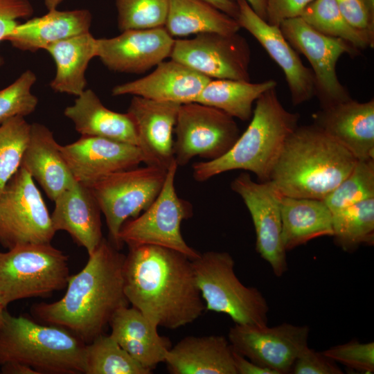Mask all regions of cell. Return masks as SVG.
Returning <instances> with one entry per match:
<instances>
[{
    "mask_svg": "<svg viewBox=\"0 0 374 374\" xmlns=\"http://www.w3.org/2000/svg\"><path fill=\"white\" fill-rule=\"evenodd\" d=\"M123 279L129 303L158 327L179 328L206 310L191 259L173 249L149 244L129 247Z\"/></svg>",
    "mask_w": 374,
    "mask_h": 374,
    "instance_id": "6da1fadb",
    "label": "cell"
},
{
    "mask_svg": "<svg viewBox=\"0 0 374 374\" xmlns=\"http://www.w3.org/2000/svg\"><path fill=\"white\" fill-rule=\"evenodd\" d=\"M125 258V255L103 238L89 254L84 267L69 276L63 297L53 303L34 304L33 316L90 343L103 333L118 309L130 304L124 292Z\"/></svg>",
    "mask_w": 374,
    "mask_h": 374,
    "instance_id": "7a4b0ae2",
    "label": "cell"
},
{
    "mask_svg": "<svg viewBox=\"0 0 374 374\" xmlns=\"http://www.w3.org/2000/svg\"><path fill=\"white\" fill-rule=\"evenodd\" d=\"M357 161L314 124L298 126L286 140L269 181L282 195L323 200Z\"/></svg>",
    "mask_w": 374,
    "mask_h": 374,
    "instance_id": "3957f363",
    "label": "cell"
},
{
    "mask_svg": "<svg viewBox=\"0 0 374 374\" xmlns=\"http://www.w3.org/2000/svg\"><path fill=\"white\" fill-rule=\"evenodd\" d=\"M299 114L287 110L276 87L256 101L250 123L231 148L222 157L193 164V177L204 182L221 173L243 170L260 181H267L290 135L298 127Z\"/></svg>",
    "mask_w": 374,
    "mask_h": 374,
    "instance_id": "277c9868",
    "label": "cell"
},
{
    "mask_svg": "<svg viewBox=\"0 0 374 374\" xmlns=\"http://www.w3.org/2000/svg\"><path fill=\"white\" fill-rule=\"evenodd\" d=\"M86 344L69 330L6 311L0 328V366L26 364L38 374L84 373Z\"/></svg>",
    "mask_w": 374,
    "mask_h": 374,
    "instance_id": "5b68a950",
    "label": "cell"
},
{
    "mask_svg": "<svg viewBox=\"0 0 374 374\" xmlns=\"http://www.w3.org/2000/svg\"><path fill=\"white\" fill-rule=\"evenodd\" d=\"M191 262L206 310L226 314L236 324L267 326L266 299L256 287L245 286L239 280L231 255L210 251Z\"/></svg>",
    "mask_w": 374,
    "mask_h": 374,
    "instance_id": "8992f818",
    "label": "cell"
},
{
    "mask_svg": "<svg viewBox=\"0 0 374 374\" xmlns=\"http://www.w3.org/2000/svg\"><path fill=\"white\" fill-rule=\"evenodd\" d=\"M68 257L50 243L24 244L0 252V303L44 297L66 288Z\"/></svg>",
    "mask_w": 374,
    "mask_h": 374,
    "instance_id": "52a82bcc",
    "label": "cell"
},
{
    "mask_svg": "<svg viewBox=\"0 0 374 374\" xmlns=\"http://www.w3.org/2000/svg\"><path fill=\"white\" fill-rule=\"evenodd\" d=\"M168 170L145 165L110 174L89 186L104 215L109 241L118 249L123 224L146 210L159 195Z\"/></svg>",
    "mask_w": 374,
    "mask_h": 374,
    "instance_id": "ba28073f",
    "label": "cell"
},
{
    "mask_svg": "<svg viewBox=\"0 0 374 374\" xmlns=\"http://www.w3.org/2000/svg\"><path fill=\"white\" fill-rule=\"evenodd\" d=\"M176 163L168 168L163 187L155 200L141 214L127 220L118 239L129 247L155 245L179 251L193 260L199 253L184 240L181 222L193 216V206L177 193L175 181Z\"/></svg>",
    "mask_w": 374,
    "mask_h": 374,
    "instance_id": "9c48e42d",
    "label": "cell"
},
{
    "mask_svg": "<svg viewBox=\"0 0 374 374\" xmlns=\"http://www.w3.org/2000/svg\"><path fill=\"white\" fill-rule=\"evenodd\" d=\"M55 233L34 179L20 167L0 195V243L8 249L24 244L50 243Z\"/></svg>",
    "mask_w": 374,
    "mask_h": 374,
    "instance_id": "30bf717a",
    "label": "cell"
},
{
    "mask_svg": "<svg viewBox=\"0 0 374 374\" xmlns=\"http://www.w3.org/2000/svg\"><path fill=\"white\" fill-rule=\"evenodd\" d=\"M174 133V159L184 166L199 157L216 159L227 152L240 136L234 120L224 112L197 102L181 104Z\"/></svg>",
    "mask_w": 374,
    "mask_h": 374,
    "instance_id": "8fae6325",
    "label": "cell"
},
{
    "mask_svg": "<svg viewBox=\"0 0 374 374\" xmlns=\"http://www.w3.org/2000/svg\"><path fill=\"white\" fill-rule=\"evenodd\" d=\"M280 28L290 44L310 62L314 78V96L321 108L351 98L338 78L336 65L343 54L355 56L360 51L340 38L319 32L301 17L283 21Z\"/></svg>",
    "mask_w": 374,
    "mask_h": 374,
    "instance_id": "7c38bea8",
    "label": "cell"
},
{
    "mask_svg": "<svg viewBox=\"0 0 374 374\" xmlns=\"http://www.w3.org/2000/svg\"><path fill=\"white\" fill-rule=\"evenodd\" d=\"M170 57L211 79L250 81V47L238 33H203L175 40Z\"/></svg>",
    "mask_w": 374,
    "mask_h": 374,
    "instance_id": "4fadbf2b",
    "label": "cell"
},
{
    "mask_svg": "<svg viewBox=\"0 0 374 374\" xmlns=\"http://www.w3.org/2000/svg\"><path fill=\"white\" fill-rule=\"evenodd\" d=\"M310 328L283 323L273 327L236 324L228 340L233 350L276 374L290 373L299 355L308 346Z\"/></svg>",
    "mask_w": 374,
    "mask_h": 374,
    "instance_id": "5bb4252c",
    "label": "cell"
},
{
    "mask_svg": "<svg viewBox=\"0 0 374 374\" xmlns=\"http://www.w3.org/2000/svg\"><path fill=\"white\" fill-rule=\"evenodd\" d=\"M246 205L256 232V250L274 274L280 277L287 270L286 251L281 238L282 195L270 181H254L247 172L240 173L231 184Z\"/></svg>",
    "mask_w": 374,
    "mask_h": 374,
    "instance_id": "9a60e30c",
    "label": "cell"
},
{
    "mask_svg": "<svg viewBox=\"0 0 374 374\" xmlns=\"http://www.w3.org/2000/svg\"><path fill=\"white\" fill-rule=\"evenodd\" d=\"M175 39L164 26L122 31L96 39V57L109 70L142 73L170 57Z\"/></svg>",
    "mask_w": 374,
    "mask_h": 374,
    "instance_id": "2e32d148",
    "label": "cell"
},
{
    "mask_svg": "<svg viewBox=\"0 0 374 374\" xmlns=\"http://www.w3.org/2000/svg\"><path fill=\"white\" fill-rule=\"evenodd\" d=\"M60 150L74 179L89 187L110 174L144 163L137 146L102 137L81 136Z\"/></svg>",
    "mask_w": 374,
    "mask_h": 374,
    "instance_id": "e0dca14e",
    "label": "cell"
},
{
    "mask_svg": "<svg viewBox=\"0 0 374 374\" xmlns=\"http://www.w3.org/2000/svg\"><path fill=\"white\" fill-rule=\"evenodd\" d=\"M238 6L236 21L251 33L283 71L294 105H301L315 95L313 73L305 66L279 26L260 18L246 0H235Z\"/></svg>",
    "mask_w": 374,
    "mask_h": 374,
    "instance_id": "ac0fdd59",
    "label": "cell"
},
{
    "mask_svg": "<svg viewBox=\"0 0 374 374\" xmlns=\"http://www.w3.org/2000/svg\"><path fill=\"white\" fill-rule=\"evenodd\" d=\"M180 105L133 96L127 112L134 123L145 165L168 170L175 163L173 133Z\"/></svg>",
    "mask_w": 374,
    "mask_h": 374,
    "instance_id": "d6986e66",
    "label": "cell"
},
{
    "mask_svg": "<svg viewBox=\"0 0 374 374\" xmlns=\"http://www.w3.org/2000/svg\"><path fill=\"white\" fill-rule=\"evenodd\" d=\"M316 126L349 151L357 160L374 159V100L352 98L321 108L312 115Z\"/></svg>",
    "mask_w": 374,
    "mask_h": 374,
    "instance_id": "ffe728a7",
    "label": "cell"
},
{
    "mask_svg": "<svg viewBox=\"0 0 374 374\" xmlns=\"http://www.w3.org/2000/svg\"><path fill=\"white\" fill-rule=\"evenodd\" d=\"M211 80L177 61H163L146 76L115 86L114 96L132 95L179 104L195 102Z\"/></svg>",
    "mask_w": 374,
    "mask_h": 374,
    "instance_id": "44dd1931",
    "label": "cell"
},
{
    "mask_svg": "<svg viewBox=\"0 0 374 374\" xmlns=\"http://www.w3.org/2000/svg\"><path fill=\"white\" fill-rule=\"evenodd\" d=\"M53 202L55 208L51 215L55 231H66L88 255L91 253L103 236L102 213L91 188L75 181Z\"/></svg>",
    "mask_w": 374,
    "mask_h": 374,
    "instance_id": "7402d4cb",
    "label": "cell"
},
{
    "mask_svg": "<svg viewBox=\"0 0 374 374\" xmlns=\"http://www.w3.org/2000/svg\"><path fill=\"white\" fill-rule=\"evenodd\" d=\"M60 146L46 126L38 123L30 125V137L21 167L39 184L52 201L75 182Z\"/></svg>",
    "mask_w": 374,
    "mask_h": 374,
    "instance_id": "603a6c76",
    "label": "cell"
},
{
    "mask_svg": "<svg viewBox=\"0 0 374 374\" xmlns=\"http://www.w3.org/2000/svg\"><path fill=\"white\" fill-rule=\"evenodd\" d=\"M111 337L137 362L150 370L164 362L171 341L158 326L134 307L124 306L112 316Z\"/></svg>",
    "mask_w": 374,
    "mask_h": 374,
    "instance_id": "cb8c5ba5",
    "label": "cell"
},
{
    "mask_svg": "<svg viewBox=\"0 0 374 374\" xmlns=\"http://www.w3.org/2000/svg\"><path fill=\"white\" fill-rule=\"evenodd\" d=\"M164 362L171 374H237L233 350L222 335L186 337L170 348Z\"/></svg>",
    "mask_w": 374,
    "mask_h": 374,
    "instance_id": "d4e9b609",
    "label": "cell"
},
{
    "mask_svg": "<svg viewBox=\"0 0 374 374\" xmlns=\"http://www.w3.org/2000/svg\"><path fill=\"white\" fill-rule=\"evenodd\" d=\"M92 16L87 9L48 10L42 16L18 24L5 37L17 49L35 52L53 43L89 32Z\"/></svg>",
    "mask_w": 374,
    "mask_h": 374,
    "instance_id": "484cf974",
    "label": "cell"
},
{
    "mask_svg": "<svg viewBox=\"0 0 374 374\" xmlns=\"http://www.w3.org/2000/svg\"><path fill=\"white\" fill-rule=\"evenodd\" d=\"M64 115L72 121L81 136L102 137L137 146L136 130L130 114L108 109L91 89H85L76 96L73 104L65 108Z\"/></svg>",
    "mask_w": 374,
    "mask_h": 374,
    "instance_id": "4316f807",
    "label": "cell"
},
{
    "mask_svg": "<svg viewBox=\"0 0 374 374\" xmlns=\"http://www.w3.org/2000/svg\"><path fill=\"white\" fill-rule=\"evenodd\" d=\"M280 213L286 251L313 239L333 235L332 213L322 199L282 195Z\"/></svg>",
    "mask_w": 374,
    "mask_h": 374,
    "instance_id": "83f0119b",
    "label": "cell"
},
{
    "mask_svg": "<svg viewBox=\"0 0 374 374\" xmlns=\"http://www.w3.org/2000/svg\"><path fill=\"white\" fill-rule=\"evenodd\" d=\"M96 39L87 32L45 48L55 63V75L50 83L54 91L78 96L86 89L85 73L89 62L96 57Z\"/></svg>",
    "mask_w": 374,
    "mask_h": 374,
    "instance_id": "f1b7e54d",
    "label": "cell"
},
{
    "mask_svg": "<svg viewBox=\"0 0 374 374\" xmlns=\"http://www.w3.org/2000/svg\"><path fill=\"white\" fill-rule=\"evenodd\" d=\"M165 28L173 37L203 33H236L237 21L204 0H169Z\"/></svg>",
    "mask_w": 374,
    "mask_h": 374,
    "instance_id": "f546056e",
    "label": "cell"
},
{
    "mask_svg": "<svg viewBox=\"0 0 374 374\" xmlns=\"http://www.w3.org/2000/svg\"><path fill=\"white\" fill-rule=\"evenodd\" d=\"M274 80L253 83L231 79H212L195 102L219 109L242 121L251 119L254 102L266 91L276 87Z\"/></svg>",
    "mask_w": 374,
    "mask_h": 374,
    "instance_id": "4dcf8cb0",
    "label": "cell"
},
{
    "mask_svg": "<svg viewBox=\"0 0 374 374\" xmlns=\"http://www.w3.org/2000/svg\"><path fill=\"white\" fill-rule=\"evenodd\" d=\"M335 243L352 252L360 245L374 244V197L332 213Z\"/></svg>",
    "mask_w": 374,
    "mask_h": 374,
    "instance_id": "1f68e13d",
    "label": "cell"
},
{
    "mask_svg": "<svg viewBox=\"0 0 374 374\" xmlns=\"http://www.w3.org/2000/svg\"><path fill=\"white\" fill-rule=\"evenodd\" d=\"M301 17L319 32L340 38L359 51L374 46V39L349 24L335 0H314L305 8Z\"/></svg>",
    "mask_w": 374,
    "mask_h": 374,
    "instance_id": "d6a6232c",
    "label": "cell"
},
{
    "mask_svg": "<svg viewBox=\"0 0 374 374\" xmlns=\"http://www.w3.org/2000/svg\"><path fill=\"white\" fill-rule=\"evenodd\" d=\"M152 371L133 359L110 335L103 333L90 343L84 351L85 374H150Z\"/></svg>",
    "mask_w": 374,
    "mask_h": 374,
    "instance_id": "836d02e7",
    "label": "cell"
},
{
    "mask_svg": "<svg viewBox=\"0 0 374 374\" xmlns=\"http://www.w3.org/2000/svg\"><path fill=\"white\" fill-rule=\"evenodd\" d=\"M30 125L22 116L0 124V195L21 167L30 137Z\"/></svg>",
    "mask_w": 374,
    "mask_h": 374,
    "instance_id": "e575fe53",
    "label": "cell"
},
{
    "mask_svg": "<svg viewBox=\"0 0 374 374\" xmlns=\"http://www.w3.org/2000/svg\"><path fill=\"white\" fill-rule=\"evenodd\" d=\"M374 197V159L357 160L346 177L323 200L331 213Z\"/></svg>",
    "mask_w": 374,
    "mask_h": 374,
    "instance_id": "d590c367",
    "label": "cell"
},
{
    "mask_svg": "<svg viewBox=\"0 0 374 374\" xmlns=\"http://www.w3.org/2000/svg\"><path fill=\"white\" fill-rule=\"evenodd\" d=\"M118 27L122 32L164 26L169 0H116Z\"/></svg>",
    "mask_w": 374,
    "mask_h": 374,
    "instance_id": "8d00e7d4",
    "label": "cell"
},
{
    "mask_svg": "<svg viewBox=\"0 0 374 374\" xmlns=\"http://www.w3.org/2000/svg\"><path fill=\"white\" fill-rule=\"evenodd\" d=\"M36 80L35 73L28 69L0 90V124L16 116L26 117L35 110L38 99L32 87Z\"/></svg>",
    "mask_w": 374,
    "mask_h": 374,
    "instance_id": "74e56055",
    "label": "cell"
},
{
    "mask_svg": "<svg viewBox=\"0 0 374 374\" xmlns=\"http://www.w3.org/2000/svg\"><path fill=\"white\" fill-rule=\"evenodd\" d=\"M326 356L344 366L364 373L374 372V343L352 341L331 347L322 352Z\"/></svg>",
    "mask_w": 374,
    "mask_h": 374,
    "instance_id": "f35d334b",
    "label": "cell"
},
{
    "mask_svg": "<svg viewBox=\"0 0 374 374\" xmlns=\"http://www.w3.org/2000/svg\"><path fill=\"white\" fill-rule=\"evenodd\" d=\"M335 1L353 28L374 39V0Z\"/></svg>",
    "mask_w": 374,
    "mask_h": 374,
    "instance_id": "ab89813d",
    "label": "cell"
},
{
    "mask_svg": "<svg viewBox=\"0 0 374 374\" xmlns=\"http://www.w3.org/2000/svg\"><path fill=\"white\" fill-rule=\"evenodd\" d=\"M344 372L333 359L322 352L306 347L296 359L290 373L342 374Z\"/></svg>",
    "mask_w": 374,
    "mask_h": 374,
    "instance_id": "60d3db41",
    "label": "cell"
},
{
    "mask_svg": "<svg viewBox=\"0 0 374 374\" xmlns=\"http://www.w3.org/2000/svg\"><path fill=\"white\" fill-rule=\"evenodd\" d=\"M33 12L29 0H0V42L18 25L17 19L28 18Z\"/></svg>",
    "mask_w": 374,
    "mask_h": 374,
    "instance_id": "b9f144b4",
    "label": "cell"
},
{
    "mask_svg": "<svg viewBox=\"0 0 374 374\" xmlns=\"http://www.w3.org/2000/svg\"><path fill=\"white\" fill-rule=\"evenodd\" d=\"M314 0H267L266 21L279 26L288 19L301 17L305 8Z\"/></svg>",
    "mask_w": 374,
    "mask_h": 374,
    "instance_id": "7bdbcfd3",
    "label": "cell"
},
{
    "mask_svg": "<svg viewBox=\"0 0 374 374\" xmlns=\"http://www.w3.org/2000/svg\"><path fill=\"white\" fill-rule=\"evenodd\" d=\"M233 359L237 374H276L274 371L253 363L234 350Z\"/></svg>",
    "mask_w": 374,
    "mask_h": 374,
    "instance_id": "ee69618b",
    "label": "cell"
},
{
    "mask_svg": "<svg viewBox=\"0 0 374 374\" xmlns=\"http://www.w3.org/2000/svg\"><path fill=\"white\" fill-rule=\"evenodd\" d=\"M236 20L238 6L234 0H204Z\"/></svg>",
    "mask_w": 374,
    "mask_h": 374,
    "instance_id": "f6af8a7d",
    "label": "cell"
},
{
    "mask_svg": "<svg viewBox=\"0 0 374 374\" xmlns=\"http://www.w3.org/2000/svg\"><path fill=\"white\" fill-rule=\"evenodd\" d=\"M3 374H38L30 366L19 362H7L1 365Z\"/></svg>",
    "mask_w": 374,
    "mask_h": 374,
    "instance_id": "bcb514c9",
    "label": "cell"
},
{
    "mask_svg": "<svg viewBox=\"0 0 374 374\" xmlns=\"http://www.w3.org/2000/svg\"><path fill=\"white\" fill-rule=\"evenodd\" d=\"M253 10L262 19L266 21L267 0H246Z\"/></svg>",
    "mask_w": 374,
    "mask_h": 374,
    "instance_id": "7dc6e473",
    "label": "cell"
},
{
    "mask_svg": "<svg viewBox=\"0 0 374 374\" xmlns=\"http://www.w3.org/2000/svg\"><path fill=\"white\" fill-rule=\"evenodd\" d=\"M63 0H44V4L48 10L57 9V7L61 3Z\"/></svg>",
    "mask_w": 374,
    "mask_h": 374,
    "instance_id": "c3c4849f",
    "label": "cell"
},
{
    "mask_svg": "<svg viewBox=\"0 0 374 374\" xmlns=\"http://www.w3.org/2000/svg\"><path fill=\"white\" fill-rule=\"evenodd\" d=\"M6 308L3 307L1 303H0V328L3 324V320H4V316H5V313H6Z\"/></svg>",
    "mask_w": 374,
    "mask_h": 374,
    "instance_id": "681fc988",
    "label": "cell"
}]
</instances>
